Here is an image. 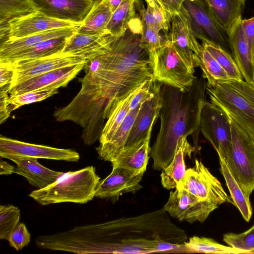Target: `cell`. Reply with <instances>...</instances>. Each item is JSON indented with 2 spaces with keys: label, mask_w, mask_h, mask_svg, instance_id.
<instances>
[{
  "label": "cell",
  "mask_w": 254,
  "mask_h": 254,
  "mask_svg": "<svg viewBox=\"0 0 254 254\" xmlns=\"http://www.w3.org/2000/svg\"><path fill=\"white\" fill-rule=\"evenodd\" d=\"M136 0H124L113 12L107 26L108 33L120 37L128 28L135 15Z\"/></svg>",
  "instance_id": "cell-33"
},
{
  "label": "cell",
  "mask_w": 254,
  "mask_h": 254,
  "mask_svg": "<svg viewBox=\"0 0 254 254\" xmlns=\"http://www.w3.org/2000/svg\"><path fill=\"white\" fill-rule=\"evenodd\" d=\"M94 240L97 253L147 254L157 252L162 242L184 244L187 235L162 208L96 223Z\"/></svg>",
  "instance_id": "cell-3"
},
{
  "label": "cell",
  "mask_w": 254,
  "mask_h": 254,
  "mask_svg": "<svg viewBox=\"0 0 254 254\" xmlns=\"http://www.w3.org/2000/svg\"><path fill=\"white\" fill-rule=\"evenodd\" d=\"M36 11L50 17L80 24L94 0H30Z\"/></svg>",
  "instance_id": "cell-15"
},
{
  "label": "cell",
  "mask_w": 254,
  "mask_h": 254,
  "mask_svg": "<svg viewBox=\"0 0 254 254\" xmlns=\"http://www.w3.org/2000/svg\"><path fill=\"white\" fill-rule=\"evenodd\" d=\"M79 25L80 24L53 18L36 11L10 19L5 27L0 29V42L54 29Z\"/></svg>",
  "instance_id": "cell-10"
},
{
  "label": "cell",
  "mask_w": 254,
  "mask_h": 254,
  "mask_svg": "<svg viewBox=\"0 0 254 254\" xmlns=\"http://www.w3.org/2000/svg\"><path fill=\"white\" fill-rule=\"evenodd\" d=\"M146 9L140 10L141 21L150 28L160 32H167L171 28V16L156 0L146 2Z\"/></svg>",
  "instance_id": "cell-34"
},
{
  "label": "cell",
  "mask_w": 254,
  "mask_h": 254,
  "mask_svg": "<svg viewBox=\"0 0 254 254\" xmlns=\"http://www.w3.org/2000/svg\"><path fill=\"white\" fill-rule=\"evenodd\" d=\"M206 92L210 102L254 140V85L243 80L230 78L213 86L206 85Z\"/></svg>",
  "instance_id": "cell-4"
},
{
  "label": "cell",
  "mask_w": 254,
  "mask_h": 254,
  "mask_svg": "<svg viewBox=\"0 0 254 254\" xmlns=\"http://www.w3.org/2000/svg\"><path fill=\"white\" fill-rule=\"evenodd\" d=\"M113 12L119 7L124 0H107Z\"/></svg>",
  "instance_id": "cell-48"
},
{
  "label": "cell",
  "mask_w": 254,
  "mask_h": 254,
  "mask_svg": "<svg viewBox=\"0 0 254 254\" xmlns=\"http://www.w3.org/2000/svg\"><path fill=\"white\" fill-rule=\"evenodd\" d=\"M142 23L140 36L141 46L149 53L159 49L169 40L168 36H164Z\"/></svg>",
  "instance_id": "cell-41"
},
{
  "label": "cell",
  "mask_w": 254,
  "mask_h": 254,
  "mask_svg": "<svg viewBox=\"0 0 254 254\" xmlns=\"http://www.w3.org/2000/svg\"><path fill=\"white\" fill-rule=\"evenodd\" d=\"M181 10L186 15L196 38L210 41L232 55L227 34L216 21L204 0H186Z\"/></svg>",
  "instance_id": "cell-8"
},
{
  "label": "cell",
  "mask_w": 254,
  "mask_h": 254,
  "mask_svg": "<svg viewBox=\"0 0 254 254\" xmlns=\"http://www.w3.org/2000/svg\"><path fill=\"white\" fill-rule=\"evenodd\" d=\"M8 241L10 246L17 251L28 245L30 242V234L24 223L18 224L11 233Z\"/></svg>",
  "instance_id": "cell-42"
},
{
  "label": "cell",
  "mask_w": 254,
  "mask_h": 254,
  "mask_svg": "<svg viewBox=\"0 0 254 254\" xmlns=\"http://www.w3.org/2000/svg\"><path fill=\"white\" fill-rule=\"evenodd\" d=\"M194 151V147L190 144L186 137H182L179 140L172 162L162 170L161 182L164 188L168 190L176 188L186 174L185 158L187 156L190 158Z\"/></svg>",
  "instance_id": "cell-26"
},
{
  "label": "cell",
  "mask_w": 254,
  "mask_h": 254,
  "mask_svg": "<svg viewBox=\"0 0 254 254\" xmlns=\"http://www.w3.org/2000/svg\"><path fill=\"white\" fill-rule=\"evenodd\" d=\"M87 61L81 56L60 52L36 59L11 63L14 74L10 88L42 73Z\"/></svg>",
  "instance_id": "cell-12"
},
{
  "label": "cell",
  "mask_w": 254,
  "mask_h": 254,
  "mask_svg": "<svg viewBox=\"0 0 254 254\" xmlns=\"http://www.w3.org/2000/svg\"><path fill=\"white\" fill-rule=\"evenodd\" d=\"M111 173L97 184L95 197L110 200L114 203L125 193H135L141 188L142 175H137L129 169L112 166Z\"/></svg>",
  "instance_id": "cell-14"
},
{
  "label": "cell",
  "mask_w": 254,
  "mask_h": 254,
  "mask_svg": "<svg viewBox=\"0 0 254 254\" xmlns=\"http://www.w3.org/2000/svg\"><path fill=\"white\" fill-rule=\"evenodd\" d=\"M14 74V67L12 63L0 61V89L9 90Z\"/></svg>",
  "instance_id": "cell-43"
},
{
  "label": "cell",
  "mask_w": 254,
  "mask_h": 254,
  "mask_svg": "<svg viewBox=\"0 0 254 254\" xmlns=\"http://www.w3.org/2000/svg\"><path fill=\"white\" fill-rule=\"evenodd\" d=\"M143 103L130 111L109 141L96 148L100 159L111 162L124 148L132 126Z\"/></svg>",
  "instance_id": "cell-28"
},
{
  "label": "cell",
  "mask_w": 254,
  "mask_h": 254,
  "mask_svg": "<svg viewBox=\"0 0 254 254\" xmlns=\"http://www.w3.org/2000/svg\"><path fill=\"white\" fill-rule=\"evenodd\" d=\"M100 179L93 166L63 172L54 183L33 190L29 196L42 205L64 202L86 203L95 197Z\"/></svg>",
  "instance_id": "cell-5"
},
{
  "label": "cell",
  "mask_w": 254,
  "mask_h": 254,
  "mask_svg": "<svg viewBox=\"0 0 254 254\" xmlns=\"http://www.w3.org/2000/svg\"><path fill=\"white\" fill-rule=\"evenodd\" d=\"M145 82L124 95L116 102L102 129L99 138V145L106 143L113 136L130 112V103L132 98L142 87Z\"/></svg>",
  "instance_id": "cell-30"
},
{
  "label": "cell",
  "mask_w": 254,
  "mask_h": 254,
  "mask_svg": "<svg viewBox=\"0 0 254 254\" xmlns=\"http://www.w3.org/2000/svg\"><path fill=\"white\" fill-rule=\"evenodd\" d=\"M161 83L156 81L153 91L142 105L129 132L125 148L129 147L151 136L154 123L161 107Z\"/></svg>",
  "instance_id": "cell-16"
},
{
  "label": "cell",
  "mask_w": 254,
  "mask_h": 254,
  "mask_svg": "<svg viewBox=\"0 0 254 254\" xmlns=\"http://www.w3.org/2000/svg\"><path fill=\"white\" fill-rule=\"evenodd\" d=\"M190 33L189 23L183 11L181 10L180 13L171 16L169 40L178 56L192 71L195 72L193 52L190 46Z\"/></svg>",
  "instance_id": "cell-23"
},
{
  "label": "cell",
  "mask_w": 254,
  "mask_h": 254,
  "mask_svg": "<svg viewBox=\"0 0 254 254\" xmlns=\"http://www.w3.org/2000/svg\"><path fill=\"white\" fill-rule=\"evenodd\" d=\"M220 171L223 176L226 185L230 193L233 204L240 212L243 218L249 222L252 218L253 209L250 200L232 176L224 161L219 158Z\"/></svg>",
  "instance_id": "cell-32"
},
{
  "label": "cell",
  "mask_w": 254,
  "mask_h": 254,
  "mask_svg": "<svg viewBox=\"0 0 254 254\" xmlns=\"http://www.w3.org/2000/svg\"><path fill=\"white\" fill-rule=\"evenodd\" d=\"M242 26L252 59L254 57V16L242 19Z\"/></svg>",
  "instance_id": "cell-44"
},
{
  "label": "cell",
  "mask_w": 254,
  "mask_h": 254,
  "mask_svg": "<svg viewBox=\"0 0 254 254\" xmlns=\"http://www.w3.org/2000/svg\"><path fill=\"white\" fill-rule=\"evenodd\" d=\"M185 247L193 252L212 254H247L242 251L219 244L212 239L198 236L190 237Z\"/></svg>",
  "instance_id": "cell-35"
},
{
  "label": "cell",
  "mask_w": 254,
  "mask_h": 254,
  "mask_svg": "<svg viewBox=\"0 0 254 254\" xmlns=\"http://www.w3.org/2000/svg\"><path fill=\"white\" fill-rule=\"evenodd\" d=\"M7 154L68 162H78L80 159L79 154L73 149L27 143L0 135V156Z\"/></svg>",
  "instance_id": "cell-13"
},
{
  "label": "cell",
  "mask_w": 254,
  "mask_h": 254,
  "mask_svg": "<svg viewBox=\"0 0 254 254\" xmlns=\"http://www.w3.org/2000/svg\"><path fill=\"white\" fill-rule=\"evenodd\" d=\"M211 14L227 35L242 18L246 0H204Z\"/></svg>",
  "instance_id": "cell-27"
},
{
  "label": "cell",
  "mask_w": 254,
  "mask_h": 254,
  "mask_svg": "<svg viewBox=\"0 0 254 254\" xmlns=\"http://www.w3.org/2000/svg\"><path fill=\"white\" fill-rule=\"evenodd\" d=\"M36 11L30 0H0V29L10 19Z\"/></svg>",
  "instance_id": "cell-37"
},
{
  "label": "cell",
  "mask_w": 254,
  "mask_h": 254,
  "mask_svg": "<svg viewBox=\"0 0 254 254\" xmlns=\"http://www.w3.org/2000/svg\"><path fill=\"white\" fill-rule=\"evenodd\" d=\"M150 136L129 147L124 148L111 162L112 166L130 170L137 175H143L149 159Z\"/></svg>",
  "instance_id": "cell-25"
},
{
  "label": "cell",
  "mask_w": 254,
  "mask_h": 254,
  "mask_svg": "<svg viewBox=\"0 0 254 254\" xmlns=\"http://www.w3.org/2000/svg\"><path fill=\"white\" fill-rule=\"evenodd\" d=\"M14 162V173L24 177L29 183L37 189L44 188L54 183L63 173L50 169L42 165L38 159L14 155L0 157Z\"/></svg>",
  "instance_id": "cell-19"
},
{
  "label": "cell",
  "mask_w": 254,
  "mask_h": 254,
  "mask_svg": "<svg viewBox=\"0 0 254 254\" xmlns=\"http://www.w3.org/2000/svg\"><path fill=\"white\" fill-rule=\"evenodd\" d=\"M218 206L199 200L190 192L176 188L171 191L164 209L172 217L180 221L190 223L203 222Z\"/></svg>",
  "instance_id": "cell-11"
},
{
  "label": "cell",
  "mask_w": 254,
  "mask_h": 254,
  "mask_svg": "<svg viewBox=\"0 0 254 254\" xmlns=\"http://www.w3.org/2000/svg\"><path fill=\"white\" fill-rule=\"evenodd\" d=\"M68 37L69 36H62L42 41L15 55L0 59V61L15 63L36 59L62 52Z\"/></svg>",
  "instance_id": "cell-31"
},
{
  "label": "cell",
  "mask_w": 254,
  "mask_h": 254,
  "mask_svg": "<svg viewBox=\"0 0 254 254\" xmlns=\"http://www.w3.org/2000/svg\"><path fill=\"white\" fill-rule=\"evenodd\" d=\"M144 0L145 1V2H147V1H150V0Z\"/></svg>",
  "instance_id": "cell-50"
},
{
  "label": "cell",
  "mask_w": 254,
  "mask_h": 254,
  "mask_svg": "<svg viewBox=\"0 0 254 254\" xmlns=\"http://www.w3.org/2000/svg\"><path fill=\"white\" fill-rule=\"evenodd\" d=\"M20 211L13 205H0V239L8 241L10 235L19 224Z\"/></svg>",
  "instance_id": "cell-39"
},
{
  "label": "cell",
  "mask_w": 254,
  "mask_h": 254,
  "mask_svg": "<svg viewBox=\"0 0 254 254\" xmlns=\"http://www.w3.org/2000/svg\"><path fill=\"white\" fill-rule=\"evenodd\" d=\"M79 26L54 29L20 38L8 39L0 42V59L15 55L47 40L62 36H70L77 31Z\"/></svg>",
  "instance_id": "cell-22"
},
{
  "label": "cell",
  "mask_w": 254,
  "mask_h": 254,
  "mask_svg": "<svg viewBox=\"0 0 254 254\" xmlns=\"http://www.w3.org/2000/svg\"><path fill=\"white\" fill-rule=\"evenodd\" d=\"M142 23L134 18L108 53L84 66L79 91L91 106L107 105L111 112L124 95L145 81L154 79L149 53L141 45Z\"/></svg>",
  "instance_id": "cell-1"
},
{
  "label": "cell",
  "mask_w": 254,
  "mask_h": 254,
  "mask_svg": "<svg viewBox=\"0 0 254 254\" xmlns=\"http://www.w3.org/2000/svg\"><path fill=\"white\" fill-rule=\"evenodd\" d=\"M58 92V89L56 88L41 89L10 96L8 99L10 110L11 112L23 105L43 101Z\"/></svg>",
  "instance_id": "cell-38"
},
{
  "label": "cell",
  "mask_w": 254,
  "mask_h": 254,
  "mask_svg": "<svg viewBox=\"0 0 254 254\" xmlns=\"http://www.w3.org/2000/svg\"><path fill=\"white\" fill-rule=\"evenodd\" d=\"M86 63L64 67L36 76L9 88L10 96L41 89L66 86L84 68Z\"/></svg>",
  "instance_id": "cell-17"
},
{
  "label": "cell",
  "mask_w": 254,
  "mask_h": 254,
  "mask_svg": "<svg viewBox=\"0 0 254 254\" xmlns=\"http://www.w3.org/2000/svg\"><path fill=\"white\" fill-rule=\"evenodd\" d=\"M201 76L196 77L191 87L183 91L163 84L161 87L160 127L151 148L153 168L162 170L172 162L179 140L192 136L195 151L198 152L201 112L206 99V84Z\"/></svg>",
  "instance_id": "cell-2"
},
{
  "label": "cell",
  "mask_w": 254,
  "mask_h": 254,
  "mask_svg": "<svg viewBox=\"0 0 254 254\" xmlns=\"http://www.w3.org/2000/svg\"><path fill=\"white\" fill-rule=\"evenodd\" d=\"M119 38L110 34L93 35L76 31L67 38L62 52L81 56L89 61L108 53Z\"/></svg>",
  "instance_id": "cell-18"
},
{
  "label": "cell",
  "mask_w": 254,
  "mask_h": 254,
  "mask_svg": "<svg viewBox=\"0 0 254 254\" xmlns=\"http://www.w3.org/2000/svg\"><path fill=\"white\" fill-rule=\"evenodd\" d=\"M8 91V89H0V124L6 121L10 115Z\"/></svg>",
  "instance_id": "cell-45"
},
{
  "label": "cell",
  "mask_w": 254,
  "mask_h": 254,
  "mask_svg": "<svg viewBox=\"0 0 254 254\" xmlns=\"http://www.w3.org/2000/svg\"><path fill=\"white\" fill-rule=\"evenodd\" d=\"M239 19L228 34L232 55L245 81L254 85L253 63Z\"/></svg>",
  "instance_id": "cell-24"
},
{
  "label": "cell",
  "mask_w": 254,
  "mask_h": 254,
  "mask_svg": "<svg viewBox=\"0 0 254 254\" xmlns=\"http://www.w3.org/2000/svg\"><path fill=\"white\" fill-rule=\"evenodd\" d=\"M201 44L216 59L231 79L243 80V75L231 54L210 41H203Z\"/></svg>",
  "instance_id": "cell-36"
},
{
  "label": "cell",
  "mask_w": 254,
  "mask_h": 254,
  "mask_svg": "<svg viewBox=\"0 0 254 254\" xmlns=\"http://www.w3.org/2000/svg\"><path fill=\"white\" fill-rule=\"evenodd\" d=\"M112 13L107 0H94L90 10L78 26L76 32L93 35L109 34L107 26Z\"/></svg>",
  "instance_id": "cell-29"
},
{
  "label": "cell",
  "mask_w": 254,
  "mask_h": 254,
  "mask_svg": "<svg viewBox=\"0 0 254 254\" xmlns=\"http://www.w3.org/2000/svg\"><path fill=\"white\" fill-rule=\"evenodd\" d=\"M253 72H254V57L253 60Z\"/></svg>",
  "instance_id": "cell-49"
},
{
  "label": "cell",
  "mask_w": 254,
  "mask_h": 254,
  "mask_svg": "<svg viewBox=\"0 0 254 254\" xmlns=\"http://www.w3.org/2000/svg\"><path fill=\"white\" fill-rule=\"evenodd\" d=\"M149 56L156 81L183 91L191 87L195 78L194 72L178 56L169 40L159 49L150 52Z\"/></svg>",
  "instance_id": "cell-7"
},
{
  "label": "cell",
  "mask_w": 254,
  "mask_h": 254,
  "mask_svg": "<svg viewBox=\"0 0 254 254\" xmlns=\"http://www.w3.org/2000/svg\"><path fill=\"white\" fill-rule=\"evenodd\" d=\"M15 167L8 163L7 162L0 159V174L2 175H11L14 173Z\"/></svg>",
  "instance_id": "cell-47"
},
{
  "label": "cell",
  "mask_w": 254,
  "mask_h": 254,
  "mask_svg": "<svg viewBox=\"0 0 254 254\" xmlns=\"http://www.w3.org/2000/svg\"><path fill=\"white\" fill-rule=\"evenodd\" d=\"M186 0H157L161 6L172 16L181 12L183 4Z\"/></svg>",
  "instance_id": "cell-46"
},
{
  "label": "cell",
  "mask_w": 254,
  "mask_h": 254,
  "mask_svg": "<svg viewBox=\"0 0 254 254\" xmlns=\"http://www.w3.org/2000/svg\"><path fill=\"white\" fill-rule=\"evenodd\" d=\"M229 118L232 146L228 157L224 161L244 193L250 197L254 190V140Z\"/></svg>",
  "instance_id": "cell-6"
},
{
  "label": "cell",
  "mask_w": 254,
  "mask_h": 254,
  "mask_svg": "<svg viewBox=\"0 0 254 254\" xmlns=\"http://www.w3.org/2000/svg\"><path fill=\"white\" fill-rule=\"evenodd\" d=\"M223 240L229 246L244 251L247 254H254V224L243 233L225 234Z\"/></svg>",
  "instance_id": "cell-40"
},
{
  "label": "cell",
  "mask_w": 254,
  "mask_h": 254,
  "mask_svg": "<svg viewBox=\"0 0 254 254\" xmlns=\"http://www.w3.org/2000/svg\"><path fill=\"white\" fill-rule=\"evenodd\" d=\"M199 128L217 152L219 158L225 161L232 146L231 125L228 115L219 107L207 101L201 112Z\"/></svg>",
  "instance_id": "cell-9"
},
{
  "label": "cell",
  "mask_w": 254,
  "mask_h": 254,
  "mask_svg": "<svg viewBox=\"0 0 254 254\" xmlns=\"http://www.w3.org/2000/svg\"><path fill=\"white\" fill-rule=\"evenodd\" d=\"M190 46L193 52L195 66L201 68L202 76L207 80V86H213L218 82L230 79L210 52L197 41L190 28Z\"/></svg>",
  "instance_id": "cell-21"
},
{
  "label": "cell",
  "mask_w": 254,
  "mask_h": 254,
  "mask_svg": "<svg viewBox=\"0 0 254 254\" xmlns=\"http://www.w3.org/2000/svg\"><path fill=\"white\" fill-rule=\"evenodd\" d=\"M193 168L195 172L194 196L201 201L217 206L225 202L232 203L220 182L201 161L195 159Z\"/></svg>",
  "instance_id": "cell-20"
}]
</instances>
